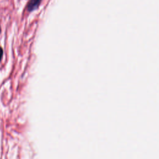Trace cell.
<instances>
[{"label": "cell", "mask_w": 159, "mask_h": 159, "mask_svg": "<svg viewBox=\"0 0 159 159\" xmlns=\"http://www.w3.org/2000/svg\"><path fill=\"white\" fill-rule=\"evenodd\" d=\"M3 49H2V48L1 47H0V61H1L2 58L3 57Z\"/></svg>", "instance_id": "2"}, {"label": "cell", "mask_w": 159, "mask_h": 159, "mask_svg": "<svg viewBox=\"0 0 159 159\" xmlns=\"http://www.w3.org/2000/svg\"><path fill=\"white\" fill-rule=\"evenodd\" d=\"M41 0H31L30 3L28 5L29 11H33L37 8Z\"/></svg>", "instance_id": "1"}]
</instances>
